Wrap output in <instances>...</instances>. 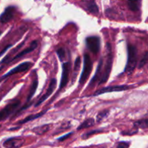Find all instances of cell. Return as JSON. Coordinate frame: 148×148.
I'll return each mask as SVG.
<instances>
[{"mask_svg":"<svg viewBox=\"0 0 148 148\" xmlns=\"http://www.w3.org/2000/svg\"><path fill=\"white\" fill-rule=\"evenodd\" d=\"M85 8L88 11L95 15H97L99 13V8L97 5L95 0H82Z\"/></svg>","mask_w":148,"mask_h":148,"instance_id":"4fadbf2b","label":"cell"},{"mask_svg":"<svg viewBox=\"0 0 148 148\" xmlns=\"http://www.w3.org/2000/svg\"><path fill=\"white\" fill-rule=\"evenodd\" d=\"M56 85H57V81L55 79H51L50 82H49V84L48 86L46 92L39 98V99L37 101V102L36 103L35 107H39V105H42L48 97H49V96H51L53 92L55 91V88H56Z\"/></svg>","mask_w":148,"mask_h":148,"instance_id":"9c48e42d","label":"cell"},{"mask_svg":"<svg viewBox=\"0 0 148 148\" xmlns=\"http://www.w3.org/2000/svg\"><path fill=\"white\" fill-rule=\"evenodd\" d=\"M49 129H50V124H46L36 127L35 129H33V132L36 134L37 135H42L47 132L49 130Z\"/></svg>","mask_w":148,"mask_h":148,"instance_id":"ac0fdd59","label":"cell"},{"mask_svg":"<svg viewBox=\"0 0 148 148\" xmlns=\"http://www.w3.org/2000/svg\"><path fill=\"white\" fill-rule=\"evenodd\" d=\"M107 58L106 62L105 65L102 67V76H101L100 80L99 82V84H104L106 83L108 78L110 74L111 70H112V65H113V53H112V48H111L110 44H107Z\"/></svg>","mask_w":148,"mask_h":148,"instance_id":"6da1fadb","label":"cell"},{"mask_svg":"<svg viewBox=\"0 0 148 148\" xmlns=\"http://www.w3.org/2000/svg\"><path fill=\"white\" fill-rule=\"evenodd\" d=\"M56 52H57V55H58V56L59 57L60 60L61 61H62V60L65 59V49H62V48H60V49H58V50L56 51Z\"/></svg>","mask_w":148,"mask_h":148,"instance_id":"cb8c5ba5","label":"cell"},{"mask_svg":"<svg viewBox=\"0 0 148 148\" xmlns=\"http://www.w3.org/2000/svg\"><path fill=\"white\" fill-rule=\"evenodd\" d=\"M38 84H39V82H38V79L37 77L33 81L32 84H31V88H30L29 92H28V95L27 96V99H26V103L28 104V102L31 101V99H32V97H34V94H35L36 91L37 87H38Z\"/></svg>","mask_w":148,"mask_h":148,"instance_id":"2e32d148","label":"cell"},{"mask_svg":"<svg viewBox=\"0 0 148 148\" xmlns=\"http://www.w3.org/2000/svg\"><path fill=\"white\" fill-rule=\"evenodd\" d=\"M2 68H3V67H0V71H2Z\"/></svg>","mask_w":148,"mask_h":148,"instance_id":"f1b7e54d","label":"cell"},{"mask_svg":"<svg viewBox=\"0 0 148 148\" xmlns=\"http://www.w3.org/2000/svg\"><path fill=\"white\" fill-rule=\"evenodd\" d=\"M15 8L14 7H8L5 9L3 13L0 15V23H8L12 21L15 15Z\"/></svg>","mask_w":148,"mask_h":148,"instance_id":"8fae6325","label":"cell"},{"mask_svg":"<svg viewBox=\"0 0 148 148\" xmlns=\"http://www.w3.org/2000/svg\"><path fill=\"white\" fill-rule=\"evenodd\" d=\"M12 47V45H8V46H7V47H5V49H3V50H2V52H0V57L2 56V55H3V54H4V53H5V52H6V51H7V50H8V49H9V48H10V47Z\"/></svg>","mask_w":148,"mask_h":148,"instance_id":"83f0119b","label":"cell"},{"mask_svg":"<svg viewBox=\"0 0 148 148\" xmlns=\"http://www.w3.org/2000/svg\"><path fill=\"white\" fill-rule=\"evenodd\" d=\"M95 125V120L93 119H87L82 123V124L79 125V126L78 127V130H82V129H86V128L91 127V126H94Z\"/></svg>","mask_w":148,"mask_h":148,"instance_id":"d6986e66","label":"cell"},{"mask_svg":"<svg viewBox=\"0 0 148 148\" xmlns=\"http://www.w3.org/2000/svg\"><path fill=\"white\" fill-rule=\"evenodd\" d=\"M48 110H49V109L43 110L41 111V112H39V113H36V114L30 115V116H27L26 118H25V119H23V120H21V121H18V123H17V124H24V123H28V122L31 121H34V120H35V119H39V118H40V117H42V116H43L44 115H45V113H46L47 112Z\"/></svg>","mask_w":148,"mask_h":148,"instance_id":"9a60e30c","label":"cell"},{"mask_svg":"<svg viewBox=\"0 0 148 148\" xmlns=\"http://www.w3.org/2000/svg\"><path fill=\"white\" fill-rule=\"evenodd\" d=\"M134 127L139 128V129H147L148 128V119L136 121L134 123Z\"/></svg>","mask_w":148,"mask_h":148,"instance_id":"ffe728a7","label":"cell"},{"mask_svg":"<svg viewBox=\"0 0 148 148\" xmlns=\"http://www.w3.org/2000/svg\"><path fill=\"white\" fill-rule=\"evenodd\" d=\"M129 142H121L118 144L117 148H129Z\"/></svg>","mask_w":148,"mask_h":148,"instance_id":"d4e9b609","label":"cell"},{"mask_svg":"<svg viewBox=\"0 0 148 148\" xmlns=\"http://www.w3.org/2000/svg\"><path fill=\"white\" fill-rule=\"evenodd\" d=\"M108 114H109V110H105L102 111L101 113H99V114L97 115V119L98 121H102V119H105V118L108 116Z\"/></svg>","mask_w":148,"mask_h":148,"instance_id":"603a6c76","label":"cell"},{"mask_svg":"<svg viewBox=\"0 0 148 148\" xmlns=\"http://www.w3.org/2000/svg\"><path fill=\"white\" fill-rule=\"evenodd\" d=\"M86 45L88 49L93 54H98L100 50V39L98 36H92L86 39Z\"/></svg>","mask_w":148,"mask_h":148,"instance_id":"8992f818","label":"cell"},{"mask_svg":"<svg viewBox=\"0 0 148 148\" xmlns=\"http://www.w3.org/2000/svg\"><path fill=\"white\" fill-rule=\"evenodd\" d=\"M103 61H104V59L102 58L100 59V60H99V64H98V66L97 68V71L95 74V76H94V77L92 78V81H91V82L89 83V87L93 86L97 81H99V80H100V78H101V76H102V67H103Z\"/></svg>","mask_w":148,"mask_h":148,"instance_id":"5bb4252c","label":"cell"},{"mask_svg":"<svg viewBox=\"0 0 148 148\" xmlns=\"http://www.w3.org/2000/svg\"><path fill=\"white\" fill-rule=\"evenodd\" d=\"M62 77H61L60 84L59 89L61 90L62 89L65 88L68 82V79H69V75L70 72H71V65L70 61H67L62 63Z\"/></svg>","mask_w":148,"mask_h":148,"instance_id":"ba28073f","label":"cell"},{"mask_svg":"<svg viewBox=\"0 0 148 148\" xmlns=\"http://www.w3.org/2000/svg\"><path fill=\"white\" fill-rule=\"evenodd\" d=\"M127 62L125 67V72L130 75L134 72L137 65V49L133 45L129 44L127 46Z\"/></svg>","mask_w":148,"mask_h":148,"instance_id":"7a4b0ae2","label":"cell"},{"mask_svg":"<svg viewBox=\"0 0 148 148\" xmlns=\"http://www.w3.org/2000/svg\"><path fill=\"white\" fill-rule=\"evenodd\" d=\"M129 9L133 12L139 10L141 6V0H127Z\"/></svg>","mask_w":148,"mask_h":148,"instance_id":"e0dca14e","label":"cell"},{"mask_svg":"<svg viewBox=\"0 0 148 148\" xmlns=\"http://www.w3.org/2000/svg\"><path fill=\"white\" fill-rule=\"evenodd\" d=\"M37 47H38V42H37V41H34V42H32L31 44H30V45L28 46V47L25 48V49H24L23 50L21 51V52H19V53H18V55H15L14 58H12V59L10 60L8 62H11L14 60H18V59H19V58H21L22 57H23L24 55H27V54L31 53V52H33L34 49H36Z\"/></svg>","mask_w":148,"mask_h":148,"instance_id":"7c38bea8","label":"cell"},{"mask_svg":"<svg viewBox=\"0 0 148 148\" xmlns=\"http://www.w3.org/2000/svg\"><path fill=\"white\" fill-rule=\"evenodd\" d=\"M71 135H72V133H69V134H67L66 135H65V136H61L60 138H59V139H58V141H64V140H65V139H68V137H70V136H71Z\"/></svg>","mask_w":148,"mask_h":148,"instance_id":"4316f807","label":"cell"},{"mask_svg":"<svg viewBox=\"0 0 148 148\" xmlns=\"http://www.w3.org/2000/svg\"><path fill=\"white\" fill-rule=\"evenodd\" d=\"M93 68V63L91 60L90 56L88 54L85 53L84 55V66L83 71H82V75L80 76V80H79V85L83 86L86 82L87 81L88 78L90 76L91 72Z\"/></svg>","mask_w":148,"mask_h":148,"instance_id":"3957f363","label":"cell"},{"mask_svg":"<svg viewBox=\"0 0 148 148\" xmlns=\"http://www.w3.org/2000/svg\"><path fill=\"white\" fill-rule=\"evenodd\" d=\"M131 89V86L129 85H115V86H105V87L102 88L99 90L96 91L93 96H97V95H103L105 93H111V92H122V91L128 90Z\"/></svg>","mask_w":148,"mask_h":148,"instance_id":"5b68a950","label":"cell"},{"mask_svg":"<svg viewBox=\"0 0 148 148\" xmlns=\"http://www.w3.org/2000/svg\"><path fill=\"white\" fill-rule=\"evenodd\" d=\"M147 63H148V51L145 52V53L144 54L143 56H142V59H141L140 62H139V68H142V67H144L146 64Z\"/></svg>","mask_w":148,"mask_h":148,"instance_id":"44dd1931","label":"cell"},{"mask_svg":"<svg viewBox=\"0 0 148 148\" xmlns=\"http://www.w3.org/2000/svg\"><path fill=\"white\" fill-rule=\"evenodd\" d=\"M33 66V63L31 62H24L23 63L20 64L18 66H16L15 68H12V70L9 71V72L7 73L6 74H5L3 76H2V78L0 79V81L3 80L4 79H6V78L9 77V76H12L14 74L19 73H23L25 71H28L31 67Z\"/></svg>","mask_w":148,"mask_h":148,"instance_id":"52a82bcc","label":"cell"},{"mask_svg":"<svg viewBox=\"0 0 148 148\" xmlns=\"http://www.w3.org/2000/svg\"><path fill=\"white\" fill-rule=\"evenodd\" d=\"M24 145V139L21 138L12 137L7 139L3 143L5 148H20Z\"/></svg>","mask_w":148,"mask_h":148,"instance_id":"30bf717a","label":"cell"},{"mask_svg":"<svg viewBox=\"0 0 148 148\" xmlns=\"http://www.w3.org/2000/svg\"><path fill=\"white\" fill-rule=\"evenodd\" d=\"M20 104H21V101L18 99H15L8 104L3 109L1 110H0V122L6 120L10 115H12L19 107Z\"/></svg>","mask_w":148,"mask_h":148,"instance_id":"277c9868","label":"cell"},{"mask_svg":"<svg viewBox=\"0 0 148 148\" xmlns=\"http://www.w3.org/2000/svg\"><path fill=\"white\" fill-rule=\"evenodd\" d=\"M102 132V131H101V130H93V131H92V132H88L87 134H85L84 135L83 137L84 138H87V137H89V136H90L91 135L94 134L99 133V132Z\"/></svg>","mask_w":148,"mask_h":148,"instance_id":"484cf974","label":"cell"},{"mask_svg":"<svg viewBox=\"0 0 148 148\" xmlns=\"http://www.w3.org/2000/svg\"><path fill=\"white\" fill-rule=\"evenodd\" d=\"M81 66V58L80 57H78L76 58V61H75V65H74V74L75 76L77 75L78 71H79V68H80Z\"/></svg>","mask_w":148,"mask_h":148,"instance_id":"7402d4cb","label":"cell"}]
</instances>
